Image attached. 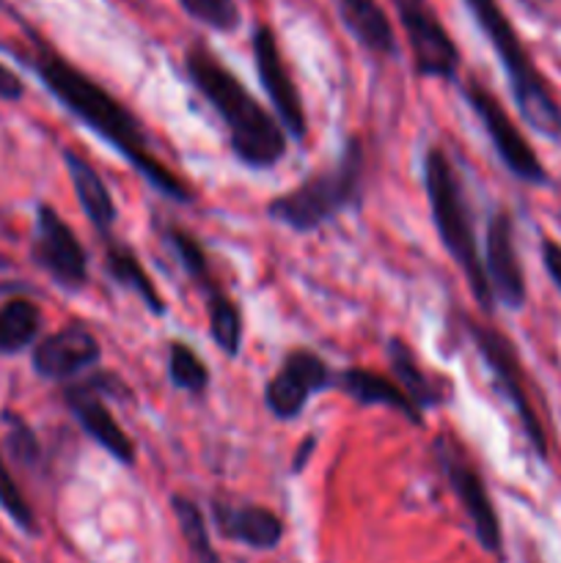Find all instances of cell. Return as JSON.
Wrapping results in <instances>:
<instances>
[{
  "mask_svg": "<svg viewBox=\"0 0 561 563\" xmlns=\"http://www.w3.org/2000/svg\"><path fill=\"white\" fill-rule=\"evenodd\" d=\"M432 454L438 460L440 471H443L446 482H449L451 493L457 495L462 511L471 520L473 537L482 544V550H487L490 555L504 553V533H501L498 511H495L487 484H484L482 473H479L476 462L471 460L465 445L454 434L443 432L435 438Z\"/></svg>",
  "mask_w": 561,
  "mask_h": 563,
  "instance_id": "7",
  "label": "cell"
},
{
  "mask_svg": "<svg viewBox=\"0 0 561 563\" xmlns=\"http://www.w3.org/2000/svg\"><path fill=\"white\" fill-rule=\"evenodd\" d=\"M212 520L220 537L251 550H275L284 539V520L267 506L212 500Z\"/></svg>",
  "mask_w": 561,
  "mask_h": 563,
  "instance_id": "16",
  "label": "cell"
},
{
  "mask_svg": "<svg viewBox=\"0 0 561 563\" xmlns=\"http://www.w3.org/2000/svg\"><path fill=\"white\" fill-rule=\"evenodd\" d=\"M363 174H366V148L361 137L352 135L330 168L308 176L267 203L270 220L297 234H311L363 201Z\"/></svg>",
  "mask_w": 561,
  "mask_h": 563,
  "instance_id": "5",
  "label": "cell"
},
{
  "mask_svg": "<svg viewBox=\"0 0 561 563\" xmlns=\"http://www.w3.org/2000/svg\"><path fill=\"white\" fill-rule=\"evenodd\" d=\"M462 97L471 104L473 115L482 121L484 132H487L490 143H493L495 154H498L501 163L506 165V170H509L515 179L526 181V185H548V168H544V163L539 159V154L534 152L528 137L517 130L515 119L506 113V108L498 102V97H495L490 88H484L476 77H471V80L462 86Z\"/></svg>",
  "mask_w": 561,
  "mask_h": 563,
  "instance_id": "8",
  "label": "cell"
},
{
  "mask_svg": "<svg viewBox=\"0 0 561 563\" xmlns=\"http://www.w3.org/2000/svg\"><path fill=\"white\" fill-rule=\"evenodd\" d=\"M204 300H207L209 335L226 357H237L242 350V335H245L240 306L226 295L223 286L204 291Z\"/></svg>",
  "mask_w": 561,
  "mask_h": 563,
  "instance_id": "23",
  "label": "cell"
},
{
  "mask_svg": "<svg viewBox=\"0 0 561 563\" xmlns=\"http://www.w3.org/2000/svg\"><path fill=\"white\" fill-rule=\"evenodd\" d=\"M0 509L9 515V520L14 522L20 531L31 533V537L38 531L36 515H33L25 493H22L20 484H16L14 473H11L9 462H6V456H3V449H0Z\"/></svg>",
  "mask_w": 561,
  "mask_h": 563,
  "instance_id": "27",
  "label": "cell"
},
{
  "mask_svg": "<svg viewBox=\"0 0 561 563\" xmlns=\"http://www.w3.org/2000/svg\"><path fill=\"white\" fill-rule=\"evenodd\" d=\"M187 16L218 33H231L240 27V3L237 0H179Z\"/></svg>",
  "mask_w": 561,
  "mask_h": 563,
  "instance_id": "28",
  "label": "cell"
},
{
  "mask_svg": "<svg viewBox=\"0 0 561 563\" xmlns=\"http://www.w3.org/2000/svg\"><path fill=\"white\" fill-rule=\"evenodd\" d=\"M0 563H11L9 559H3V555H0Z\"/></svg>",
  "mask_w": 561,
  "mask_h": 563,
  "instance_id": "33",
  "label": "cell"
},
{
  "mask_svg": "<svg viewBox=\"0 0 561 563\" xmlns=\"http://www.w3.org/2000/svg\"><path fill=\"white\" fill-rule=\"evenodd\" d=\"M102 361V344L86 324L75 322L38 341L31 352L33 372L53 383H69Z\"/></svg>",
  "mask_w": 561,
  "mask_h": 563,
  "instance_id": "14",
  "label": "cell"
},
{
  "mask_svg": "<svg viewBox=\"0 0 561 563\" xmlns=\"http://www.w3.org/2000/svg\"><path fill=\"white\" fill-rule=\"evenodd\" d=\"M388 361H391V372H394L396 383L402 385L407 396L418 405V410L427 412L432 407H440L449 401V385L440 383L438 377L424 372L421 361L416 357V352L405 344L402 339H391L388 341Z\"/></svg>",
  "mask_w": 561,
  "mask_h": 563,
  "instance_id": "20",
  "label": "cell"
},
{
  "mask_svg": "<svg viewBox=\"0 0 561 563\" xmlns=\"http://www.w3.org/2000/svg\"><path fill=\"white\" fill-rule=\"evenodd\" d=\"M424 192H427L429 212H432L435 231L440 245L451 256V262L462 269L473 300L482 311H493L495 300L490 291V280L484 275L482 256H479L476 231H473L471 207L465 201V190L457 176L454 163L440 146H429L424 154Z\"/></svg>",
  "mask_w": 561,
  "mask_h": 563,
  "instance_id": "3",
  "label": "cell"
},
{
  "mask_svg": "<svg viewBox=\"0 0 561 563\" xmlns=\"http://www.w3.org/2000/svg\"><path fill=\"white\" fill-rule=\"evenodd\" d=\"M493 44L495 55H498L501 66L509 80L512 97H515L517 110H520L522 121L539 135L550 137V141H561V104L556 99L553 88H550L548 77L537 69L531 53L526 49L522 38L517 36L515 25L501 9L498 0H462Z\"/></svg>",
  "mask_w": 561,
  "mask_h": 563,
  "instance_id": "4",
  "label": "cell"
},
{
  "mask_svg": "<svg viewBox=\"0 0 561 563\" xmlns=\"http://www.w3.org/2000/svg\"><path fill=\"white\" fill-rule=\"evenodd\" d=\"M33 262L66 291H80L88 284V256L72 225L50 203L36 207L33 225Z\"/></svg>",
  "mask_w": 561,
  "mask_h": 563,
  "instance_id": "11",
  "label": "cell"
},
{
  "mask_svg": "<svg viewBox=\"0 0 561 563\" xmlns=\"http://www.w3.org/2000/svg\"><path fill=\"white\" fill-rule=\"evenodd\" d=\"M484 275L490 280L493 300L509 311H520L528 300L526 273H522L520 253L515 242V220L506 209L490 218L487 236H484Z\"/></svg>",
  "mask_w": 561,
  "mask_h": 563,
  "instance_id": "13",
  "label": "cell"
},
{
  "mask_svg": "<svg viewBox=\"0 0 561 563\" xmlns=\"http://www.w3.org/2000/svg\"><path fill=\"white\" fill-rule=\"evenodd\" d=\"M539 253H542V264L548 278L553 280L556 289L561 291V245L553 240V236H542L539 242Z\"/></svg>",
  "mask_w": 561,
  "mask_h": 563,
  "instance_id": "30",
  "label": "cell"
},
{
  "mask_svg": "<svg viewBox=\"0 0 561 563\" xmlns=\"http://www.w3.org/2000/svg\"><path fill=\"white\" fill-rule=\"evenodd\" d=\"M170 509H174L176 522H179L182 542H185L190 563H223L212 544L207 517L198 509L196 500L185 498V495H174V498H170Z\"/></svg>",
  "mask_w": 561,
  "mask_h": 563,
  "instance_id": "24",
  "label": "cell"
},
{
  "mask_svg": "<svg viewBox=\"0 0 561 563\" xmlns=\"http://www.w3.org/2000/svg\"><path fill=\"white\" fill-rule=\"evenodd\" d=\"M333 388L341 390L344 396H350L352 401L363 407H388L396 410L402 418H407L410 423L421 427L424 412L418 410L416 401L402 390V385L396 379L385 377V374L372 372V368H346V372L336 374Z\"/></svg>",
  "mask_w": 561,
  "mask_h": 563,
  "instance_id": "18",
  "label": "cell"
},
{
  "mask_svg": "<svg viewBox=\"0 0 561 563\" xmlns=\"http://www.w3.org/2000/svg\"><path fill=\"white\" fill-rule=\"evenodd\" d=\"M165 242L170 245L174 256L179 258L182 269L187 273L190 284L196 286L201 295L204 291L215 289V286H220L218 278H215V273H212V264H209L207 251H204L201 242L196 240V234L179 229V225H168V229H165Z\"/></svg>",
  "mask_w": 561,
  "mask_h": 563,
  "instance_id": "25",
  "label": "cell"
},
{
  "mask_svg": "<svg viewBox=\"0 0 561 563\" xmlns=\"http://www.w3.org/2000/svg\"><path fill=\"white\" fill-rule=\"evenodd\" d=\"M22 97H25V86H22L20 75L11 71L6 64H0V99H6V102H16V99Z\"/></svg>",
  "mask_w": 561,
  "mask_h": 563,
  "instance_id": "31",
  "label": "cell"
},
{
  "mask_svg": "<svg viewBox=\"0 0 561 563\" xmlns=\"http://www.w3.org/2000/svg\"><path fill=\"white\" fill-rule=\"evenodd\" d=\"M168 379L174 388L193 396H201L212 383L204 357L187 341H170L168 344Z\"/></svg>",
  "mask_w": 561,
  "mask_h": 563,
  "instance_id": "26",
  "label": "cell"
},
{
  "mask_svg": "<svg viewBox=\"0 0 561 563\" xmlns=\"http://www.w3.org/2000/svg\"><path fill=\"white\" fill-rule=\"evenodd\" d=\"M251 49L253 64H256V75L262 80L264 93H267L270 104L275 110V119L286 130V135L302 141L308 132V115L306 104H302L300 91L295 86L289 66H286L284 53L278 47V36L267 22H256L251 33Z\"/></svg>",
  "mask_w": 561,
  "mask_h": 563,
  "instance_id": "10",
  "label": "cell"
},
{
  "mask_svg": "<svg viewBox=\"0 0 561 563\" xmlns=\"http://www.w3.org/2000/svg\"><path fill=\"white\" fill-rule=\"evenodd\" d=\"M317 434H308L306 440H302L300 445H297V451H295V460H292V473H300L302 467L308 465V460H311V454H314V449H317Z\"/></svg>",
  "mask_w": 561,
  "mask_h": 563,
  "instance_id": "32",
  "label": "cell"
},
{
  "mask_svg": "<svg viewBox=\"0 0 561 563\" xmlns=\"http://www.w3.org/2000/svg\"><path fill=\"white\" fill-rule=\"evenodd\" d=\"M64 405L69 407L72 418L80 423L82 432H86L99 449L108 451L119 465H135V443H132L130 434L121 429V423L116 421L113 412L108 410V405H105L102 399V390H97V383H94V379L66 385Z\"/></svg>",
  "mask_w": 561,
  "mask_h": 563,
  "instance_id": "15",
  "label": "cell"
},
{
  "mask_svg": "<svg viewBox=\"0 0 561 563\" xmlns=\"http://www.w3.org/2000/svg\"><path fill=\"white\" fill-rule=\"evenodd\" d=\"M105 245V267H108V275L116 280L119 286L130 289L132 295L141 297L143 306L154 313V317H165L168 306H165L163 295L154 286L152 275L146 273L143 262L138 258V253L132 251V245L127 242H119L116 236L102 242Z\"/></svg>",
  "mask_w": 561,
  "mask_h": 563,
  "instance_id": "21",
  "label": "cell"
},
{
  "mask_svg": "<svg viewBox=\"0 0 561 563\" xmlns=\"http://www.w3.org/2000/svg\"><path fill=\"white\" fill-rule=\"evenodd\" d=\"M3 423H6V449L9 454L14 456L20 465L33 467L38 462V438L25 421H22L16 412H3Z\"/></svg>",
  "mask_w": 561,
  "mask_h": 563,
  "instance_id": "29",
  "label": "cell"
},
{
  "mask_svg": "<svg viewBox=\"0 0 561 563\" xmlns=\"http://www.w3.org/2000/svg\"><path fill=\"white\" fill-rule=\"evenodd\" d=\"M405 31L413 53V69L418 77H438V80H457L460 71V47L451 33L446 31L429 0H391Z\"/></svg>",
  "mask_w": 561,
  "mask_h": 563,
  "instance_id": "9",
  "label": "cell"
},
{
  "mask_svg": "<svg viewBox=\"0 0 561 563\" xmlns=\"http://www.w3.org/2000/svg\"><path fill=\"white\" fill-rule=\"evenodd\" d=\"M31 66L38 75V80H42V86L75 119H80L88 130L97 132L102 141H108L160 196L170 198L176 203L193 201L185 181L154 154L141 119L124 102H119L108 88L99 86L91 75L77 69L64 55L44 47L42 42H36V47H33Z\"/></svg>",
  "mask_w": 561,
  "mask_h": 563,
  "instance_id": "1",
  "label": "cell"
},
{
  "mask_svg": "<svg viewBox=\"0 0 561 563\" xmlns=\"http://www.w3.org/2000/svg\"><path fill=\"white\" fill-rule=\"evenodd\" d=\"M465 330L468 335H471L476 352L482 355L484 366L493 374L498 394L504 396V399L509 401L512 410H515L517 421H520L522 427V434H526V440L531 443V449L537 451L539 460H548V434H544L542 421H539L537 410H534L531 405V396H528L526 374H522V363L515 344H512L501 330L476 322V319L471 317H465Z\"/></svg>",
  "mask_w": 561,
  "mask_h": 563,
  "instance_id": "6",
  "label": "cell"
},
{
  "mask_svg": "<svg viewBox=\"0 0 561 563\" xmlns=\"http://www.w3.org/2000/svg\"><path fill=\"white\" fill-rule=\"evenodd\" d=\"M333 5L341 25L366 53L377 55V58H394V25L377 0H333Z\"/></svg>",
  "mask_w": 561,
  "mask_h": 563,
  "instance_id": "19",
  "label": "cell"
},
{
  "mask_svg": "<svg viewBox=\"0 0 561 563\" xmlns=\"http://www.w3.org/2000/svg\"><path fill=\"white\" fill-rule=\"evenodd\" d=\"M185 71L196 91L220 115L234 157L251 170H270L286 157V130L248 91L245 82L204 42L185 49Z\"/></svg>",
  "mask_w": 561,
  "mask_h": 563,
  "instance_id": "2",
  "label": "cell"
},
{
  "mask_svg": "<svg viewBox=\"0 0 561 563\" xmlns=\"http://www.w3.org/2000/svg\"><path fill=\"white\" fill-rule=\"evenodd\" d=\"M42 308L28 297H11L0 306V355H16L36 344Z\"/></svg>",
  "mask_w": 561,
  "mask_h": 563,
  "instance_id": "22",
  "label": "cell"
},
{
  "mask_svg": "<svg viewBox=\"0 0 561 563\" xmlns=\"http://www.w3.org/2000/svg\"><path fill=\"white\" fill-rule=\"evenodd\" d=\"M333 377L336 374L330 372L324 357L297 346V350L286 352L278 372L264 385V407L278 421H295L306 410L311 396L333 388Z\"/></svg>",
  "mask_w": 561,
  "mask_h": 563,
  "instance_id": "12",
  "label": "cell"
},
{
  "mask_svg": "<svg viewBox=\"0 0 561 563\" xmlns=\"http://www.w3.org/2000/svg\"><path fill=\"white\" fill-rule=\"evenodd\" d=\"M64 165L69 170V181L75 187L77 203H80L82 214L88 218V223L94 225V231L99 234V240H110L116 229V209L113 196H110L108 185L99 176V170L94 168V163L88 157H82L75 148H64Z\"/></svg>",
  "mask_w": 561,
  "mask_h": 563,
  "instance_id": "17",
  "label": "cell"
}]
</instances>
